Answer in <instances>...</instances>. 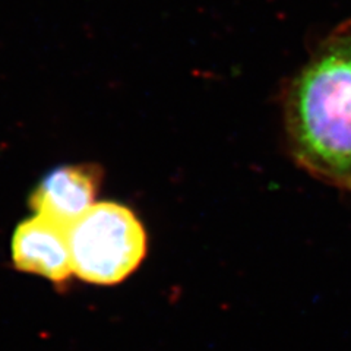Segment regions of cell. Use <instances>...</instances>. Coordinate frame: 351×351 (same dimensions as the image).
Returning <instances> with one entry per match:
<instances>
[{
	"instance_id": "3",
	"label": "cell",
	"mask_w": 351,
	"mask_h": 351,
	"mask_svg": "<svg viewBox=\"0 0 351 351\" xmlns=\"http://www.w3.org/2000/svg\"><path fill=\"white\" fill-rule=\"evenodd\" d=\"M71 227L40 214L22 221L12 236V261L19 269L63 284L73 274Z\"/></svg>"
},
{
	"instance_id": "1",
	"label": "cell",
	"mask_w": 351,
	"mask_h": 351,
	"mask_svg": "<svg viewBox=\"0 0 351 351\" xmlns=\"http://www.w3.org/2000/svg\"><path fill=\"white\" fill-rule=\"evenodd\" d=\"M282 123L293 161L351 192V19L329 32L285 85Z\"/></svg>"
},
{
	"instance_id": "2",
	"label": "cell",
	"mask_w": 351,
	"mask_h": 351,
	"mask_svg": "<svg viewBox=\"0 0 351 351\" xmlns=\"http://www.w3.org/2000/svg\"><path fill=\"white\" fill-rule=\"evenodd\" d=\"M73 274L97 285H114L134 274L147 255L145 228L117 202H98L69 230Z\"/></svg>"
},
{
	"instance_id": "4",
	"label": "cell",
	"mask_w": 351,
	"mask_h": 351,
	"mask_svg": "<svg viewBox=\"0 0 351 351\" xmlns=\"http://www.w3.org/2000/svg\"><path fill=\"white\" fill-rule=\"evenodd\" d=\"M103 180L95 164H68L50 171L31 193L29 205L36 214L49 217L66 227L94 206Z\"/></svg>"
}]
</instances>
